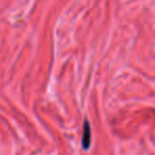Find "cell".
I'll list each match as a JSON object with an SVG mask.
<instances>
[{
  "label": "cell",
  "instance_id": "1",
  "mask_svg": "<svg viewBox=\"0 0 155 155\" xmlns=\"http://www.w3.org/2000/svg\"><path fill=\"white\" fill-rule=\"evenodd\" d=\"M89 143H91V127H89L88 122H85L84 136H83V144H84V148L88 149Z\"/></svg>",
  "mask_w": 155,
  "mask_h": 155
}]
</instances>
